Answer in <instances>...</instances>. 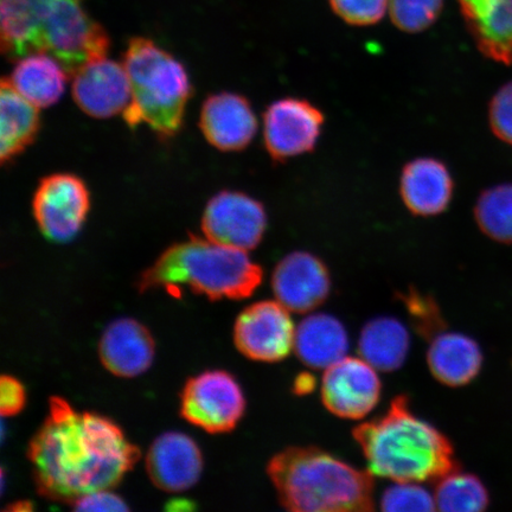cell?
<instances>
[{
    "instance_id": "6da1fadb",
    "label": "cell",
    "mask_w": 512,
    "mask_h": 512,
    "mask_svg": "<svg viewBox=\"0 0 512 512\" xmlns=\"http://www.w3.org/2000/svg\"><path fill=\"white\" fill-rule=\"evenodd\" d=\"M28 458L38 494L61 503L112 490L140 458L118 425L95 413L76 412L51 398L49 414L31 439Z\"/></svg>"
},
{
    "instance_id": "7a4b0ae2",
    "label": "cell",
    "mask_w": 512,
    "mask_h": 512,
    "mask_svg": "<svg viewBox=\"0 0 512 512\" xmlns=\"http://www.w3.org/2000/svg\"><path fill=\"white\" fill-rule=\"evenodd\" d=\"M0 44L11 62L48 54L74 73L104 54L110 37L83 0H0Z\"/></svg>"
},
{
    "instance_id": "3957f363",
    "label": "cell",
    "mask_w": 512,
    "mask_h": 512,
    "mask_svg": "<svg viewBox=\"0 0 512 512\" xmlns=\"http://www.w3.org/2000/svg\"><path fill=\"white\" fill-rule=\"evenodd\" d=\"M371 475L394 482L439 479L459 467L450 440L416 416L406 396L395 398L380 418L354 430Z\"/></svg>"
},
{
    "instance_id": "277c9868",
    "label": "cell",
    "mask_w": 512,
    "mask_h": 512,
    "mask_svg": "<svg viewBox=\"0 0 512 512\" xmlns=\"http://www.w3.org/2000/svg\"><path fill=\"white\" fill-rule=\"evenodd\" d=\"M283 507L297 512L370 511L374 480L317 447H290L268 463Z\"/></svg>"
},
{
    "instance_id": "5b68a950",
    "label": "cell",
    "mask_w": 512,
    "mask_h": 512,
    "mask_svg": "<svg viewBox=\"0 0 512 512\" xmlns=\"http://www.w3.org/2000/svg\"><path fill=\"white\" fill-rule=\"evenodd\" d=\"M262 270L247 251L190 236L166 249L138 281L140 292L188 287L211 300L251 297L262 281Z\"/></svg>"
},
{
    "instance_id": "8992f818",
    "label": "cell",
    "mask_w": 512,
    "mask_h": 512,
    "mask_svg": "<svg viewBox=\"0 0 512 512\" xmlns=\"http://www.w3.org/2000/svg\"><path fill=\"white\" fill-rule=\"evenodd\" d=\"M132 100L123 117L132 128L146 124L160 139L182 130L192 93L187 70L174 56L145 37L132 38L124 55Z\"/></svg>"
},
{
    "instance_id": "52a82bcc",
    "label": "cell",
    "mask_w": 512,
    "mask_h": 512,
    "mask_svg": "<svg viewBox=\"0 0 512 512\" xmlns=\"http://www.w3.org/2000/svg\"><path fill=\"white\" fill-rule=\"evenodd\" d=\"M91 209V194L76 175L54 174L41 179L32 198V214L44 238L67 243L76 238Z\"/></svg>"
},
{
    "instance_id": "ba28073f",
    "label": "cell",
    "mask_w": 512,
    "mask_h": 512,
    "mask_svg": "<svg viewBox=\"0 0 512 512\" xmlns=\"http://www.w3.org/2000/svg\"><path fill=\"white\" fill-rule=\"evenodd\" d=\"M245 409L241 387L226 371H206L192 377L181 396L183 418L208 433L234 430Z\"/></svg>"
},
{
    "instance_id": "9c48e42d",
    "label": "cell",
    "mask_w": 512,
    "mask_h": 512,
    "mask_svg": "<svg viewBox=\"0 0 512 512\" xmlns=\"http://www.w3.org/2000/svg\"><path fill=\"white\" fill-rule=\"evenodd\" d=\"M325 123L324 114L310 101L284 98L264 114V142L268 155L285 163L316 149Z\"/></svg>"
},
{
    "instance_id": "30bf717a",
    "label": "cell",
    "mask_w": 512,
    "mask_h": 512,
    "mask_svg": "<svg viewBox=\"0 0 512 512\" xmlns=\"http://www.w3.org/2000/svg\"><path fill=\"white\" fill-rule=\"evenodd\" d=\"M266 228L265 207L240 191L219 192L202 216L203 234L209 241L247 252L260 245Z\"/></svg>"
},
{
    "instance_id": "8fae6325",
    "label": "cell",
    "mask_w": 512,
    "mask_h": 512,
    "mask_svg": "<svg viewBox=\"0 0 512 512\" xmlns=\"http://www.w3.org/2000/svg\"><path fill=\"white\" fill-rule=\"evenodd\" d=\"M296 328L290 311L271 300L255 303L236 319L234 342L249 360L274 363L285 360L294 349Z\"/></svg>"
},
{
    "instance_id": "7c38bea8",
    "label": "cell",
    "mask_w": 512,
    "mask_h": 512,
    "mask_svg": "<svg viewBox=\"0 0 512 512\" xmlns=\"http://www.w3.org/2000/svg\"><path fill=\"white\" fill-rule=\"evenodd\" d=\"M382 383L376 369L363 358L347 357L325 369L324 406L338 418L363 419L381 399Z\"/></svg>"
},
{
    "instance_id": "4fadbf2b",
    "label": "cell",
    "mask_w": 512,
    "mask_h": 512,
    "mask_svg": "<svg viewBox=\"0 0 512 512\" xmlns=\"http://www.w3.org/2000/svg\"><path fill=\"white\" fill-rule=\"evenodd\" d=\"M72 94L80 110L96 119L124 113L132 100L124 64L108 57L89 62L75 73Z\"/></svg>"
},
{
    "instance_id": "5bb4252c",
    "label": "cell",
    "mask_w": 512,
    "mask_h": 512,
    "mask_svg": "<svg viewBox=\"0 0 512 512\" xmlns=\"http://www.w3.org/2000/svg\"><path fill=\"white\" fill-rule=\"evenodd\" d=\"M272 288L275 298L288 311L310 312L329 297L330 272L318 256L302 251L293 252L275 267Z\"/></svg>"
},
{
    "instance_id": "9a60e30c",
    "label": "cell",
    "mask_w": 512,
    "mask_h": 512,
    "mask_svg": "<svg viewBox=\"0 0 512 512\" xmlns=\"http://www.w3.org/2000/svg\"><path fill=\"white\" fill-rule=\"evenodd\" d=\"M258 119L245 96L223 92L203 102L200 127L208 143L223 152L245 150L258 132Z\"/></svg>"
},
{
    "instance_id": "2e32d148",
    "label": "cell",
    "mask_w": 512,
    "mask_h": 512,
    "mask_svg": "<svg viewBox=\"0 0 512 512\" xmlns=\"http://www.w3.org/2000/svg\"><path fill=\"white\" fill-rule=\"evenodd\" d=\"M203 458L194 440L183 433L160 435L146 456V470L152 483L166 492L192 488L200 479Z\"/></svg>"
},
{
    "instance_id": "e0dca14e",
    "label": "cell",
    "mask_w": 512,
    "mask_h": 512,
    "mask_svg": "<svg viewBox=\"0 0 512 512\" xmlns=\"http://www.w3.org/2000/svg\"><path fill=\"white\" fill-rule=\"evenodd\" d=\"M99 355L104 367L115 376L145 373L155 357V341L143 324L132 318L114 320L102 334Z\"/></svg>"
},
{
    "instance_id": "ac0fdd59",
    "label": "cell",
    "mask_w": 512,
    "mask_h": 512,
    "mask_svg": "<svg viewBox=\"0 0 512 512\" xmlns=\"http://www.w3.org/2000/svg\"><path fill=\"white\" fill-rule=\"evenodd\" d=\"M453 178L446 164L431 157L416 158L405 165L400 178V195L415 216L444 213L453 196Z\"/></svg>"
},
{
    "instance_id": "d6986e66",
    "label": "cell",
    "mask_w": 512,
    "mask_h": 512,
    "mask_svg": "<svg viewBox=\"0 0 512 512\" xmlns=\"http://www.w3.org/2000/svg\"><path fill=\"white\" fill-rule=\"evenodd\" d=\"M467 28L483 55L512 64V0H459Z\"/></svg>"
},
{
    "instance_id": "ffe728a7",
    "label": "cell",
    "mask_w": 512,
    "mask_h": 512,
    "mask_svg": "<svg viewBox=\"0 0 512 512\" xmlns=\"http://www.w3.org/2000/svg\"><path fill=\"white\" fill-rule=\"evenodd\" d=\"M427 362L439 382L448 387H463L480 373L483 354L475 339L458 332H444L433 339Z\"/></svg>"
},
{
    "instance_id": "44dd1931",
    "label": "cell",
    "mask_w": 512,
    "mask_h": 512,
    "mask_svg": "<svg viewBox=\"0 0 512 512\" xmlns=\"http://www.w3.org/2000/svg\"><path fill=\"white\" fill-rule=\"evenodd\" d=\"M348 349L347 330L334 316L311 315L296 329L294 351L307 367L328 369L347 356Z\"/></svg>"
},
{
    "instance_id": "7402d4cb",
    "label": "cell",
    "mask_w": 512,
    "mask_h": 512,
    "mask_svg": "<svg viewBox=\"0 0 512 512\" xmlns=\"http://www.w3.org/2000/svg\"><path fill=\"white\" fill-rule=\"evenodd\" d=\"M0 113V160L6 164L35 142L41 127L40 108L19 94L9 78H3L0 83Z\"/></svg>"
},
{
    "instance_id": "603a6c76",
    "label": "cell",
    "mask_w": 512,
    "mask_h": 512,
    "mask_svg": "<svg viewBox=\"0 0 512 512\" xmlns=\"http://www.w3.org/2000/svg\"><path fill=\"white\" fill-rule=\"evenodd\" d=\"M9 79L19 94L41 110L60 101L68 75L53 56L32 54L16 62Z\"/></svg>"
},
{
    "instance_id": "cb8c5ba5",
    "label": "cell",
    "mask_w": 512,
    "mask_h": 512,
    "mask_svg": "<svg viewBox=\"0 0 512 512\" xmlns=\"http://www.w3.org/2000/svg\"><path fill=\"white\" fill-rule=\"evenodd\" d=\"M411 347L406 326L393 317H379L364 326L358 349L363 360L379 371L402 367Z\"/></svg>"
},
{
    "instance_id": "d4e9b609",
    "label": "cell",
    "mask_w": 512,
    "mask_h": 512,
    "mask_svg": "<svg viewBox=\"0 0 512 512\" xmlns=\"http://www.w3.org/2000/svg\"><path fill=\"white\" fill-rule=\"evenodd\" d=\"M435 488L437 509L446 512H479L489 507L490 496L482 480L457 469L440 477Z\"/></svg>"
},
{
    "instance_id": "484cf974",
    "label": "cell",
    "mask_w": 512,
    "mask_h": 512,
    "mask_svg": "<svg viewBox=\"0 0 512 512\" xmlns=\"http://www.w3.org/2000/svg\"><path fill=\"white\" fill-rule=\"evenodd\" d=\"M475 217L480 230L490 239L512 243V184L484 191L476 203Z\"/></svg>"
},
{
    "instance_id": "4316f807",
    "label": "cell",
    "mask_w": 512,
    "mask_h": 512,
    "mask_svg": "<svg viewBox=\"0 0 512 512\" xmlns=\"http://www.w3.org/2000/svg\"><path fill=\"white\" fill-rule=\"evenodd\" d=\"M443 6L444 0H388L392 22L408 34H418L432 27Z\"/></svg>"
},
{
    "instance_id": "83f0119b",
    "label": "cell",
    "mask_w": 512,
    "mask_h": 512,
    "mask_svg": "<svg viewBox=\"0 0 512 512\" xmlns=\"http://www.w3.org/2000/svg\"><path fill=\"white\" fill-rule=\"evenodd\" d=\"M383 511H434L437 509L434 497L422 486L413 482H398L384 491L381 498Z\"/></svg>"
},
{
    "instance_id": "f1b7e54d",
    "label": "cell",
    "mask_w": 512,
    "mask_h": 512,
    "mask_svg": "<svg viewBox=\"0 0 512 512\" xmlns=\"http://www.w3.org/2000/svg\"><path fill=\"white\" fill-rule=\"evenodd\" d=\"M331 8L345 23L369 27L382 21L388 0H330Z\"/></svg>"
},
{
    "instance_id": "f546056e",
    "label": "cell",
    "mask_w": 512,
    "mask_h": 512,
    "mask_svg": "<svg viewBox=\"0 0 512 512\" xmlns=\"http://www.w3.org/2000/svg\"><path fill=\"white\" fill-rule=\"evenodd\" d=\"M405 304L409 315L413 319L416 330L425 337H431L435 332L444 328L437 304L430 297L418 292H411L405 296Z\"/></svg>"
},
{
    "instance_id": "4dcf8cb0",
    "label": "cell",
    "mask_w": 512,
    "mask_h": 512,
    "mask_svg": "<svg viewBox=\"0 0 512 512\" xmlns=\"http://www.w3.org/2000/svg\"><path fill=\"white\" fill-rule=\"evenodd\" d=\"M489 119L495 136L512 145V82L499 89L492 98Z\"/></svg>"
},
{
    "instance_id": "1f68e13d",
    "label": "cell",
    "mask_w": 512,
    "mask_h": 512,
    "mask_svg": "<svg viewBox=\"0 0 512 512\" xmlns=\"http://www.w3.org/2000/svg\"><path fill=\"white\" fill-rule=\"evenodd\" d=\"M78 511H127L126 503L111 490L92 492L70 503Z\"/></svg>"
},
{
    "instance_id": "d6a6232c",
    "label": "cell",
    "mask_w": 512,
    "mask_h": 512,
    "mask_svg": "<svg viewBox=\"0 0 512 512\" xmlns=\"http://www.w3.org/2000/svg\"><path fill=\"white\" fill-rule=\"evenodd\" d=\"M25 405V390L22 383L12 376L0 379V412L3 416L16 415Z\"/></svg>"
},
{
    "instance_id": "836d02e7",
    "label": "cell",
    "mask_w": 512,
    "mask_h": 512,
    "mask_svg": "<svg viewBox=\"0 0 512 512\" xmlns=\"http://www.w3.org/2000/svg\"><path fill=\"white\" fill-rule=\"evenodd\" d=\"M313 380L315 379H313L311 375H300L296 382H294V392L300 395L310 393L311 390L315 388V382H313Z\"/></svg>"
}]
</instances>
